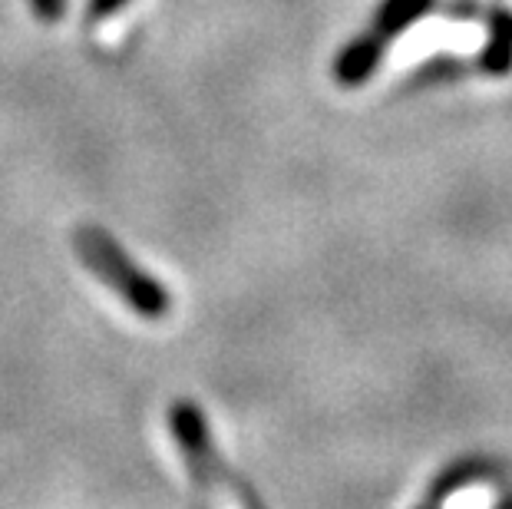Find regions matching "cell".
I'll list each match as a JSON object with an SVG mask.
<instances>
[{
  "label": "cell",
  "instance_id": "6da1fadb",
  "mask_svg": "<svg viewBox=\"0 0 512 509\" xmlns=\"http://www.w3.org/2000/svg\"><path fill=\"white\" fill-rule=\"evenodd\" d=\"M73 242H76V252L83 258V265L90 268L106 288L116 291V298L123 301V305H129L146 321L166 318L172 305L166 285H162L159 278L146 275L143 268L116 245V238L110 232L96 229V225H83Z\"/></svg>",
  "mask_w": 512,
  "mask_h": 509
},
{
  "label": "cell",
  "instance_id": "7a4b0ae2",
  "mask_svg": "<svg viewBox=\"0 0 512 509\" xmlns=\"http://www.w3.org/2000/svg\"><path fill=\"white\" fill-rule=\"evenodd\" d=\"M169 427L182 450L185 467H189L192 480H195V490H199L202 500L209 503V509H245L242 500H238L232 480L225 476L219 453H215L209 424H205V417L199 414V407L189 404V400L172 404Z\"/></svg>",
  "mask_w": 512,
  "mask_h": 509
},
{
  "label": "cell",
  "instance_id": "3957f363",
  "mask_svg": "<svg viewBox=\"0 0 512 509\" xmlns=\"http://www.w3.org/2000/svg\"><path fill=\"white\" fill-rule=\"evenodd\" d=\"M430 4L433 0H384V4L377 7L374 20H370V27L357 40L347 43L344 53L337 57L334 63L337 83H344V86L367 83L374 77V70L380 67L390 43H394L410 24H417L430 10Z\"/></svg>",
  "mask_w": 512,
  "mask_h": 509
},
{
  "label": "cell",
  "instance_id": "277c9868",
  "mask_svg": "<svg viewBox=\"0 0 512 509\" xmlns=\"http://www.w3.org/2000/svg\"><path fill=\"white\" fill-rule=\"evenodd\" d=\"M483 67L489 73H509L512 70V14H496L489 43L483 50Z\"/></svg>",
  "mask_w": 512,
  "mask_h": 509
},
{
  "label": "cell",
  "instance_id": "5b68a950",
  "mask_svg": "<svg viewBox=\"0 0 512 509\" xmlns=\"http://www.w3.org/2000/svg\"><path fill=\"white\" fill-rule=\"evenodd\" d=\"M126 4H129V0H90L86 17H90V24H103V20H110L113 14H119Z\"/></svg>",
  "mask_w": 512,
  "mask_h": 509
}]
</instances>
